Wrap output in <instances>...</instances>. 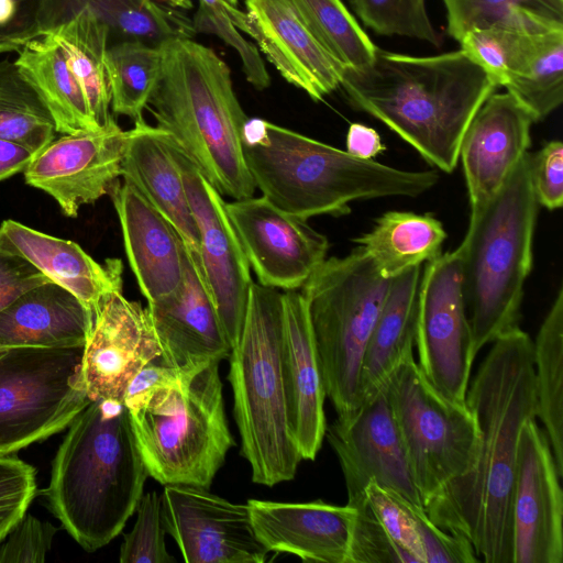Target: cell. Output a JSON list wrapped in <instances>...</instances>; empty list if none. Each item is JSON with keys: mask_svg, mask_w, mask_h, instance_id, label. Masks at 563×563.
I'll return each mask as SVG.
<instances>
[{"mask_svg": "<svg viewBox=\"0 0 563 563\" xmlns=\"http://www.w3.org/2000/svg\"><path fill=\"white\" fill-rule=\"evenodd\" d=\"M468 384L478 431L466 472L426 505L439 528L466 538L485 563H512V497L519 434L537 418L533 341L517 327L494 340Z\"/></svg>", "mask_w": 563, "mask_h": 563, "instance_id": "cell-1", "label": "cell"}, {"mask_svg": "<svg viewBox=\"0 0 563 563\" xmlns=\"http://www.w3.org/2000/svg\"><path fill=\"white\" fill-rule=\"evenodd\" d=\"M340 87L366 112L412 146L427 162L452 173L472 118L499 87L461 48L412 56L377 47L360 68H343Z\"/></svg>", "mask_w": 563, "mask_h": 563, "instance_id": "cell-2", "label": "cell"}, {"mask_svg": "<svg viewBox=\"0 0 563 563\" xmlns=\"http://www.w3.org/2000/svg\"><path fill=\"white\" fill-rule=\"evenodd\" d=\"M147 477L124 402L92 400L68 427L42 495L68 534L93 552L122 531Z\"/></svg>", "mask_w": 563, "mask_h": 563, "instance_id": "cell-3", "label": "cell"}, {"mask_svg": "<svg viewBox=\"0 0 563 563\" xmlns=\"http://www.w3.org/2000/svg\"><path fill=\"white\" fill-rule=\"evenodd\" d=\"M242 150L255 187L278 209L308 220L344 216L350 202L418 197L439 181L433 170H404L361 159L260 118L247 119Z\"/></svg>", "mask_w": 563, "mask_h": 563, "instance_id": "cell-4", "label": "cell"}, {"mask_svg": "<svg viewBox=\"0 0 563 563\" xmlns=\"http://www.w3.org/2000/svg\"><path fill=\"white\" fill-rule=\"evenodd\" d=\"M161 73L148 104L170 140L222 196L243 199L256 189L242 150L249 119L228 64L189 37L157 43Z\"/></svg>", "mask_w": 563, "mask_h": 563, "instance_id": "cell-5", "label": "cell"}, {"mask_svg": "<svg viewBox=\"0 0 563 563\" xmlns=\"http://www.w3.org/2000/svg\"><path fill=\"white\" fill-rule=\"evenodd\" d=\"M148 476L164 486L208 488L235 444L219 362L167 367L152 386L123 400Z\"/></svg>", "mask_w": 563, "mask_h": 563, "instance_id": "cell-6", "label": "cell"}, {"mask_svg": "<svg viewBox=\"0 0 563 563\" xmlns=\"http://www.w3.org/2000/svg\"><path fill=\"white\" fill-rule=\"evenodd\" d=\"M538 210L527 152L501 187L471 212L459 249L464 303L476 353L519 327L523 288L533 262Z\"/></svg>", "mask_w": 563, "mask_h": 563, "instance_id": "cell-7", "label": "cell"}, {"mask_svg": "<svg viewBox=\"0 0 563 563\" xmlns=\"http://www.w3.org/2000/svg\"><path fill=\"white\" fill-rule=\"evenodd\" d=\"M283 299L252 283L241 336L231 349L228 379L252 481L272 487L295 477L302 457L292 437L283 369Z\"/></svg>", "mask_w": 563, "mask_h": 563, "instance_id": "cell-8", "label": "cell"}, {"mask_svg": "<svg viewBox=\"0 0 563 563\" xmlns=\"http://www.w3.org/2000/svg\"><path fill=\"white\" fill-rule=\"evenodd\" d=\"M390 280L357 246L325 258L301 287L325 396L338 416L360 406L362 361Z\"/></svg>", "mask_w": 563, "mask_h": 563, "instance_id": "cell-9", "label": "cell"}, {"mask_svg": "<svg viewBox=\"0 0 563 563\" xmlns=\"http://www.w3.org/2000/svg\"><path fill=\"white\" fill-rule=\"evenodd\" d=\"M82 350L0 347V455L65 430L90 404Z\"/></svg>", "mask_w": 563, "mask_h": 563, "instance_id": "cell-10", "label": "cell"}, {"mask_svg": "<svg viewBox=\"0 0 563 563\" xmlns=\"http://www.w3.org/2000/svg\"><path fill=\"white\" fill-rule=\"evenodd\" d=\"M384 386L424 507L471 466L478 440L475 419L467 406L440 396L413 357L401 363Z\"/></svg>", "mask_w": 563, "mask_h": 563, "instance_id": "cell-11", "label": "cell"}, {"mask_svg": "<svg viewBox=\"0 0 563 563\" xmlns=\"http://www.w3.org/2000/svg\"><path fill=\"white\" fill-rule=\"evenodd\" d=\"M415 345L426 380L445 400L465 407L477 353L464 303L459 247L427 262L421 272Z\"/></svg>", "mask_w": 563, "mask_h": 563, "instance_id": "cell-12", "label": "cell"}, {"mask_svg": "<svg viewBox=\"0 0 563 563\" xmlns=\"http://www.w3.org/2000/svg\"><path fill=\"white\" fill-rule=\"evenodd\" d=\"M167 135V133H166ZM199 232V266L231 349L241 336L253 279L223 196L167 135Z\"/></svg>", "mask_w": 563, "mask_h": 563, "instance_id": "cell-13", "label": "cell"}, {"mask_svg": "<svg viewBox=\"0 0 563 563\" xmlns=\"http://www.w3.org/2000/svg\"><path fill=\"white\" fill-rule=\"evenodd\" d=\"M324 437L340 462L349 506L365 504V488L374 482L424 509L384 385L351 415L338 416Z\"/></svg>", "mask_w": 563, "mask_h": 563, "instance_id": "cell-14", "label": "cell"}, {"mask_svg": "<svg viewBox=\"0 0 563 563\" xmlns=\"http://www.w3.org/2000/svg\"><path fill=\"white\" fill-rule=\"evenodd\" d=\"M225 209L250 268L263 286L298 290L327 258L325 235L263 196L225 201Z\"/></svg>", "mask_w": 563, "mask_h": 563, "instance_id": "cell-15", "label": "cell"}, {"mask_svg": "<svg viewBox=\"0 0 563 563\" xmlns=\"http://www.w3.org/2000/svg\"><path fill=\"white\" fill-rule=\"evenodd\" d=\"M536 419L520 430L512 497V563L563 562V492Z\"/></svg>", "mask_w": 563, "mask_h": 563, "instance_id": "cell-16", "label": "cell"}, {"mask_svg": "<svg viewBox=\"0 0 563 563\" xmlns=\"http://www.w3.org/2000/svg\"><path fill=\"white\" fill-rule=\"evenodd\" d=\"M161 355L147 308L126 299L122 290L107 294L91 311L82 350L81 375L89 399L123 402L133 378Z\"/></svg>", "mask_w": 563, "mask_h": 563, "instance_id": "cell-17", "label": "cell"}, {"mask_svg": "<svg viewBox=\"0 0 563 563\" xmlns=\"http://www.w3.org/2000/svg\"><path fill=\"white\" fill-rule=\"evenodd\" d=\"M167 533L187 563H263L269 551L258 540L247 504L208 488L167 485L162 494Z\"/></svg>", "mask_w": 563, "mask_h": 563, "instance_id": "cell-18", "label": "cell"}, {"mask_svg": "<svg viewBox=\"0 0 563 563\" xmlns=\"http://www.w3.org/2000/svg\"><path fill=\"white\" fill-rule=\"evenodd\" d=\"M128 137L113 120L95 131L53 140L25 168L27 185L56 200L66 217L109 194L121 176Z\"/></svg>", "mask_w": 563, "mask_h": 563, "instance_id": "cell-19", "label": "cell"}, {"mask_svg": "<svg viewBox=\"0 0 563 563\" xmlns=\"http://www.w3.org/2000/svg\"><path fill=\"white\" fill-rule=\"evenodd\" d=\"M530 113L509 93L493 92L468 123L459 151L471 212L504 184L531 143Z\"/></svg>", "mask_w": 563, "mask_h": 563, "instance_id": "cell-20", "label": "cell"}, {"mask_svg": "<svg viewBox=\"0 0 563 563\" xmlns=\"http://www.w3.org/2000/svg\"><path fill=\"white\" fill-rule=\"evenodd\" d=\"M147 303L162 350L159 358L165 365L181 369L214 361L220 363L230 355L231 346L206 286L198 257L187 250L179 288L167 297Z\"/></svg>", "mask_w": 563, "mask_h": 563, "instance_id": "cell-21", "label": "cell"}, {"mask_svg": "<svg viewBox=\"0 0 563 563\" xmlns=\"http://www.w3.org/2000/svg\"><path fill=\"white\" fill-rule=\"evenodd\" d=\"M252 38L282 77L313 101L340 88L342 67L320 46L291 0H245Z\"/></svg>", "mask_w": 563, "mask_h": 563, "instance_id": "cell-22", "label": "cell"}, {"mask_svg": "<svg viewBox=\"0 0 563 563\" xmlns=\"http://www.w3.org/2000/svg\"><path fill=\"white\" fill-rule=\"evenodd\" d=\"M246 504L254 531L269 552H285L310 562L349 563L355 508L322 500L252 498Z\"/></svg>", "mask_w": 563, "mask_h": 563, "instance_id": "cell-23", "label": "cell"}, {"mask_svg": "<svg viewBox=\"0 0 563 563\" xmlns=\"http://www.w3.org/2000/svg\"><path fill=\"white\" fill-rule=\"evenodd\" d=\"M131 269L147 302L175 292L184 278L186 249L169 221L129 181L109 190Z\"/></svg>", "mask_w": 563, "mask_h": 563, "instance_id": "cell-24", "label": "cell"}, {"mask_svg": "<svg viewBox=\"0 0 563 563\" xmlns=\"http://www.w3.org/2000/svg\"><path fill=\"white\" fill-rule=\"evenodd\" d=\"M282 299L283 369L290 428L302 460L312 461L325 435L327 396L305 297L299 290H286Z\"/></svg>", "mask_w": 563, "mask_h": 563, "instance_id": "cell-25", "label": "cell"}, {"mask_svg": "<svg viewBox=\"0 0 563 563\" xmlns=\"http://www.w3.org/2000/svg\"><path fill=\"white\" fill-rule=\"evenodd\" d=\"M0 243L75 295L90 312L103 296L122 290L121 260L108 258L99 264L77 243L10 219L0 225Z\"/></svg>", "mask_w": 563, "mask_h": 563, "instance_id": "cell-26", "label": "cell"}, {"mask_svg": "<svg viewBox=\"0 0 563 563\" xmlns=\"http://www.w3.org/2000/svg\"><path fill=\"white\" fill-rule=\"evenodd\" d=\"M121 176L169 221L186 250L198 257L199 232L164 130L144 120L134 123L128 131Z\"/></svg>", "mask_w": 563, "mask_h": 563, "instance_id": "cell-27", "label": "cell"}, {"mask_svg": "<svg viewBox=\"0 0 563 563\" xmlns=\"http://www.w3.org/2000/svg\"><path fill=\"white\" fill-rule=\"evenodd\" d=\"M90 322L89 309L48 280L27 289L0 311V347L84 346Z\"/></svg>", "mask_w": 563, "mask_h": 563, "instance_id": "cell-28", "label": "cell"}, {"mask_svg": "<svg viewBox=\"0 0 563 563\" xmlns=\"http://www.w3.org/2000/svg\"><path fill=\"white\" fill-rule=\"evenodd\" d=\"M421 266L391 278L366 345L360 372V405L374 396L391 373L413 357Z\"/></svg>", "mask_w": 563, "mask_h": 563, "instance_id": "cell-29", "label": "cell"}, {"mask_svg": "<svg viewBox=\"0 0 563 563\" xmlns=\"http://www.w3.org/2000/svg\"><path fill=\"white\" fill-rule=\"evenodd\" d=\"M18 54L14 63L48 109L56 132L74 135L100 129L60 47L49 33L29 41Z\"/></svg>", "mask_w": 563, "mask_h": 563, "instance_id": "cell-30", "label": "cell"}, {"mask_svg": "<svg viewBox=\"0 0 563 563\" xmlns=\"http://www.w3.org/2000/svg\"><path fill=\"white\" fill-rule=\"evenodd\" d=\"M111 29L90 4L49 32L60 47L66 64L79 84L90 113L102 128L114 119L110 114V91L106 55Z\"/></svg>", "mask_w": 563, "mask_h": 563, "instance_id": "cell-31", "label": "cell"}, {"mask_svg": "<svg viewBox=\"0 0 563 563\" xmlns=\"http://www.w3.org/2000/svg\"><path fill=\"white\" fill-rule=\"evenodd\" d=\"M446 232L431 214L388 211L355 242L386 278L421 266L441 254Z\"/></svg>", "mask_w": 563, "mask_h": 563, "instance_id": "cell-32", "label": "cell"}, {"mask_svg": "<svg viewBox=\"0 0 563 563\" xmlns=\"http://www.w3.org/2000/svg\"><path fill=\"white\" fill-rule=\"evenodd\" d=\"M537 417L544 427L560 476H563V288L533 342Z\"/></svg>", "mask_w": 563, "mask_h": 563, "instance_id": "cell-33", "label": "cell"}, {"mask_svg": "<svg viewBox=\"0 0 563 563\" xmlns=\"http://www.w3.org/2000/svg\"><path fill=\"white\" fill-rule=\"evenodd\" d=\"M446 32L460 42L474 29L504 27L530 34L563 30V0H442Z\"/></svg>", "mask_w": 563, "mask_h": 563, "instance_id": "cell-34", "label": "cell"}, {"mask_svg": "<svg viewBox=\"0 0 563 563\" xmlns=\"http://www.w3.org/2000/svg\"><path fill=\"white\" fill-rule=\"evenodd\" d=\"M161 65L157 45L133 38L108 47L106 70L112 111L134 123L144 120L143 110L157 84Z\"/></svg>", "mask_w": 563, "mask_h": 563, "instance_id": "cell-35", "label": "cell"}, {"mask_svg": "<svg viewBox=\"0 0 563 563\" xmlns=\"http://www.w3.org/2000/svg\"><path fill=\"white\" fill-rule=\"evenodd\" d=\"M54 120L14 62L0 60V139L37 154L55 139Z\"/></svg>", "mask_w": 563, "mask_h": 563, "instance_id": "cell-36", "label": "cell"}, {"mask_svg": "<svg viewBox=\"0 0 563 563\" xmlns=\"http://www.w3.org/2000/svg\"><path fill=\"white\" fill-rule=\"evenodd\" d=\"M320 46L342 67L369 64L377 46L341 0H291Z\"/></svg>", "mask_w": 563, "mask_h": 563, "instance_id": "cell-37", "label": "cell"}, {"mask_svg": "<svg viewBox=\"0 0 563 563\" xmlns=\"http://www.w3.org/2000/svg\"><path fill=\"white\" fill-rule=\"evenodd\" d=\"M503 87L532 117H548L563 101V30L543 34L525 68Z\"/></svg>", "mask_w": 563, "mask_h": 563, "instance_id": "cell-38", "label": "cell"}, {"mask_svg": "<svg viewBox=\"0 0 563 563\" xmlns=\"http://www.w3.org/2000/svg\"><path fill=\"white\" fill-rule=\"evenodd\" d=\"M92 9L111 30L134 40L189 37L196 34L192 21L178 9L154 0H91Z\"/></svg>", "mask_w": 563, "mask_h": 563, "instance_id": "cell-39", "label": "cell"}, {"mask_svg": "<svg viewBox=\"0 0 563 563\" xmlns=\"http://www.w3.org/2000/svg\"><path fill=\"white\" fill-rule=\"evenodd\" d=\"M543 34L493 26L471 30L459 43L498 86H504L525 68Z\"/></svg>", "mask_w": 563, "mask_h": 563, "instance_id": "cell-40", "label": "cell"}, {"mask_svg": "<svg viewBox=\"0 0 563 563\" xmlns=\"http://www.w3.org/2000/svg\"><path fill=\"white\" fill-rule=\"evenodd\" d=\"M85 4L90 0H0V54L18 52Z\"/></svg>", "mask_w": 563, "mask_h": 563, "instance_id": "cell-41", "label": "cell"}, {"mask_svg": "<svg viewBox=\"0 0 563 563\" xmlns=\"http://www.w3.org/2000/svg\"><path fill=\"white\" fill-rule=\"evenodd\" d=\"M354 13L373 32L441 45L427 12L426 0H349Z\"/></svg>", "mask_w": 563, "mask_h": 563, "instance_id": "cell-42", "label": "cell"}, {"mask_svg": "<svg viewBox=\"0 0 563 563\" xmlns=\"http://www.w3.org/2000/svg\"><path fill=\"white\" fill-rule=\"evenodd\" d=\"M136 521L124 536L120 548L121 563H172L165 543L167 533L162 495L156 492L143 494L136 506Z\"/></svg>", "mask_w": 563, "mask_h": 563, "instance_id": "cell-43", "label": "cell"}, {"mask_svg": "<svg viewBox=\"0 0 563 563\" xmlns=\"http://www.w3.org/2000/svg\"><path fill=\"white\" fill-rule=\"evenodd\" d=\"M366 505L390 538L413 560L424 563L413 507L397 493L369 482L365 488ZM422 509V508H421Z\"/></svg>", "mask_w": 563, "mask_h": 563, "instance_id": "cell-44", "label": "cell"}, {"mask_svg": "<svg viewBox=\"0 0 563 563\" xmlns=\"http://www.w3.org/2000/svg\"><path fill=\"white\" fill-rule=\"evenodd\" d=\"M36 493V470L20 459L0 455V544L26 514Z\"/></svg>", "mask_w": 563, "mask_h": 563, "instance_id": "cell-45", "label": "cell"}, {"mask_svg": "<svg viewBox=\"0 0 563 563\" xmlns=\"http://www.w3.org/2000/svg\"><path fill=\"white\" fill-rule=\"evenodd\" d=\"M349 563H415L388 534L365 504L355 508Z\"/></svg>", "mask_w": 563, "mask_h": 563, "instance_id": "cell-46", "label": "cell"}, {"mask_svg": "<svg viewBox=\"0 0 563 563\" xmlns=\"http://www.w3.org/2000/svg\"><path fill=\"white\" fill-rule=\"evenodd\" d=\"M191 21L196 33L217 35L236 51L245 78L254 88L263 90L271 85L269 74L257 47L241 35L228 16L199 2Z\"/></svg>", "mask_w": 563, "mask_h": 563, "instance_id": "cell-47", "label": "cell"}, {"mask_svg": "<svg viewBox=\"0 0 563 563\" xmlns=\"http://www.w3.org/2000/svg\"><path fill=\"white\" fill-rule=\"evenodd\" d=\"M57 528L25 514L1 542L0 563H42L52 549Z\"/></svg>", "mask_w": 563, "mask_h": 563, "instance_id": "cell-48", "label": "cell"}, {"mask_svg": "<svg viewBox=\"0 0 563 563\" xmlns=\"http://www.w3.org/2000/svg\"><path fill=\"white\" fill-rule=\"evenodd\" d=\"M531 187L539 203L549 210L563 205V144L559 140L545 143L529 153Z\"/></svg>", "mask_w": 563, "mask_h": 563, "instance_id": "cell-49", "label": "cell"}, {"mask_svg": "<svg viewBox=\"0 0 563 563\" xmlns=\"http://www.w3.org/2000/svg\"><path fill=\"white\" fill-rule=\"evenodd\" d=\"M413 517L424 563H476L481 561L466 538L439 528L430 520L424 509L413 507Z\"/></svg>", "mask_w": 563, "mask_h": 563, "instance_id": "cell-50", "label": "cell"}, {"mask_svg": "<svg viewBox=\"0 0 563 563\" xmlns=\"http://www.w3.org/2000/svg\"><path fill=\"white\" fill-rule=\"evenodd\" d=\"M49 279L0 243V311L27 289Z\"/></svg>", "mask_w": 563, "mask_h": 563, "instance_id": "cell-51", "label": "cell"}, {"mask_svg": "<svg viewBox=\"0 0 563 563\" xmlns=\"http://www.w3.org/2000/svg\"><path fill=\"white\" fill-rule=\"evenodd\" d=\"M379 134L362 123H352L346 133V152L361 159H372L385 151Z\"/></svg>", "mask_w": 563, "mask_h": 563, "instance_id": "cell-52", "label": "cell"}, {"mask_svg": "<svg viewBox=\"0 0 563 563\" xmlns=\"http://www.w3.org/2000/svg\"><path fill=\"white\" fill-rule=\"evenodd\" d=\"M34 155L20 144L0 139V181L24 172Z\"/></svg>", "mask_w": 563, "mask_h": 563, "instance_id": "cell-53", "label": "cell"}, {"mask_svg": "<svg viewBox=\"0 0 563 563\" xmlns=\"http://www.w3.org/2000/svg\"><path fill=\"white\" fill-rule=\"evenodd\" d=\"M199 2L216 12L224 14L239 30L252 36V29L246 12L239 10L228 0H199Z\"/></svg>", "mask_w": 563, "mask_h": 563, "instance_id": "cell-54", "label": "cell"}, {"mask_svg": "<svg viewBox=\"0 0 563 563\" xmlns=\"http://www.w3.org/2000/svg\"><path fill=\"white\" fill-rule=\"evenodd\" d=\"M159 2L176 9H191L194 7L191 0H159Z\"/></svg>", "mask_w": 563, "mask_h": 563, "instance_id": "cell-55", "label": "cell"}, {"mask_svg": "<svg viewBox=\"0 0 563 563\" xmlns=\"http://www.w3.org/2000/svg\"><path fill=\"white\" fill-rule=\"evenodd\" d=\"M228 1H229L230 3H232V4H234V5L238 3V0H228Z\"/></svg>", "mask_w": 563, "mask_h": 563, "instance_id": "cell-56", "label": "cell"}]
</instances>
